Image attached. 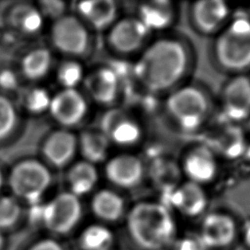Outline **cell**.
I'll return each mask as SVG.
<instances>
[{"instance_id":"cell-16","label":"cell","mask_w":250,"mask_h":250,"mask_svg":"<svg viewBox=\"0 0 250 250\" xmlns=\"http://www.w3.org/2000/svg\"><path fill=\"white\" fill-rule=\"evenodd\" d=\"M104 171L107 180L122 188H136L145 177L144 162L140 157L129 153L119 154L108 160Z\"/></svg>"},{"instance_id":"cell-29","label":"cell","mask_w":250,"mask_h":250,"mask_svg":"<svg viewBox=\"0 0 250 250\" xmlns=\"http://www.w3.org/2000/svg\"><path fill=\"white\" fill-rule=\"evenodd\" d=\"M57 78L63 89H75L83 78L82 66L74 61H65L58 68Z\"/></svg>"},{"instance_id":"cell-5","label":"cell","mask_w":250,"mask_h":250,"mask_svg":"<svg viewBox=\"0 0 250 250\" xmlns=\"http://www.w3.org/2000/svg\"><path fill=\"white\" fill-rule=\"evenodd\" d=\"M240 222L227 210H208L200 219L196 234L207 250H230L239 242Z\"/></svg>"},{"instance_id":"cell-35","label":"cell","mask_w":250,"mask_h":250,"mask_svg":"<svg viewBox=\"0 0 250 250\" xmlns=\"http://www.w3.org/2000/svg\"><path fill=\"white\" fill-rule=\"evenodd\" d=\"M239 242L246 250H250V217L240 222Z\"/></svg>"},{"instance_id":"cell-8","label":"cell","mask_w":250,"mask_h":250,"mask_svg":"<svg viewBox=\"0 0 250 250\" xmlns=\"http://www.w3.org/2000/svg\"><path fill=\"white\" fill-rule=\"evenodd\" d=\"M219 106L225 119L239 125L250 119V75H230L222 85Z\"/></svg>"},{"instance_id":"cell-6","label":"cell","mask_w":250,"mask_h":250,"mask_svg":"<svg viewBox=\"0 0 250 250\" xmlns=\"http://www.w3.org/2000/svg\"><path fill=\"white\" fill-rule=\"evenodd\" d=\"M8 183L17 198L30 204H37L50 186L51 174L43 163L34 159H26L12 168Z\"/></svg>"},{"instance_id":"cell-38","label":"cell","mask_w":250,"mask_h":250,"mask_svg":"<svg viewBox=\"0 0 250 250\" xmlns=\"http://www.w3.org/2000/svg\"><path fill=\"white\" fill-rule=\"evenodd\" d=\"M2 185H3V175H2V173L0 171V188H1Z\"/></svg>"},{"instance_id":"cell-10","label":"cell","mask_w":250,"mask_h":250,"mask_svg":"<svg viewBox=\"0 0 250 250\" xmlns=\"http://www.w3.org/2000/svg\"><path fill=\"white\" fill-rule=\"evenodd\" d=\"M179 167L186 181L205 187L219 174V157L208 145L196 144L186 149Z\"/></svg>"},{"instance_id":"cell-36","label":"cell","mask_w":250,"mask_h":250,"mask_svg":"<svg viewBox=\"0 0 250 250\" xmlns=\"http://www.w3.org/2000/svg\"><path fill=\"white\" fill-rule=\"evenodd\" d=\"M6 244V238H5V234L4 231L0 229V250H3Z\"/></svg>"},{"instance_id":"cell-27","label":"cell","mask_w":250,"mask_h":250,"mask_svg":"<svg viewBox=\"0 0 250 250\" xmlns=\"http://www.w3.org/2000/svg\"><path fill=\"white\" fill-rule=\"evenodd\" d=\"M51 63V53L45 48H37L22 58L21 71L26 78L38 80L48 73Z\"/></svg>"},{"instance_id":"cell-12","label":"cell","mask_w":250,"mask_h":250,"mask_svg":"<svg viewBox=\"0 0 250 250\" xmlns=\"http://www.w3.org/2000/svg\"><path fill=\"white\" fill-rule=\"evenodd\" d=\"M51 40L62 53L79 56L88 49L89 33L79 19L64 15L54 21L51 28Z\"/></svg>"},{"instance_id":"cell-17","label":"cell","mask_w":250,"mask_h":250,"mask_svg":"<svg viewBox=\"0 0 250 250\" xmlns=\"http://www.w3.org/2000/svg\"><path fill=\"white\" fill-rule=\"evenodd\" d=\"M139 20L151 31H168L176 23L178 8L169 0H153L142 3L138 8Z\"/></svg>"},{"instance_id":"cell-22","label":"cell","mask_w":250,"mask_h":250,"mask_svg":"<svg viewBox=\"0 0 250 250\" xmlns=\"http://www.w3.org/2000/svg\"><path fill=\"white\" fill-rule=\"evenodd\" d=\"M80 250H114L116 239L113 231L104 224H92L85 227L78 235Z\"/></svg>"},{"instance_id":"cell-15","label":"cell","mask_w":250,"mask_h":250,"mask_svg":"<svg viewBox=\"0 0 250 250\" xmlns=\"http://www.w3.org/2000/svg\"><path fill=\"white\" fill-rule=\"evenodd\" d=\"M49 111L61 125L70 127L80 123L87 112V103L75 89H62L51 98Z\"/></svg>"},{"instance_id":"cell-26","label":"cell","mask_w":250,"mask_h":250,"mask_svg":"<svg viewBox=\"0 0 250 250\" xmlns=\"http://www.w3.org/2000/svg\"><path fill=\"white\" fill-rule=\"evenodd\" d=\"M108 145V138L101 130L84 131L78 140V146L85 161L92 164L104 160Z\"/></svg>"},{"instance_id":"cell-30","label":"cell","mask_w":250,"mask_h":250,"mask_svg":"<svg viewBox=\"0 0 250 250\" xmlns=\"http://www.w3.org/2000/svg\"><path fill=\"white\" fill-rule=\"evenodd\" d=\"M17 123V112L9 99L0 95V141L6 139Z\"/></svg>"},{"instance_id":"cell-2","label":"cell","mask_w":250,"mask_h":250,"mask_svg":"<svg viewBox=\"0 0 250 250\" xmlns=\"http://www.w3.org/2000/svg\"><path fill=\"white\" fill-rule=\"evenodd\" d=\"M125 222L127 234L139 250H169L180 233L176 215L162 201L137 202Z\"/></svg>"},{"instance_id":"cell-7","label":"cell","mask_w":250,"mask_h":250,"mask_svg":"<svg viewBox=\"0 0 250 250\" xmlns=\"http://www.w3.org/2000/svg\"><path fill=\"white\" fill-rule=\"evenodd\" d=\"M82 206L79 197L65 191L57 194L40 209L43 227L53 235L71 233L81 221Z\"/></svg>"},{"instance_id":"cell-19","label":"cell","mask_w":250,"mask_h":250,"mask_svg":"<svg viewBox=\"0 0 250 250\" xmlns=\"http://www.w3.org/2000/svg\"><path fill=\"white\" fill-rule=\"evenodd\" d=\"M85 85L94 101L102 104H108L117 97L118 75L111 68H99L86 78Z\"/></svg>"},{"instance_id":"cell-20","label":"cell","mask_w":250,"mask_h":250,"mask_svg":"<svg viewBox=\"0 0 250 250\" xmlns=\"http://www.w3.org/2000/svg\"><path fill=\"white\" fill-rule=\"evenodd\" d=\"M81 18L96 29H104L115 20L117 8L111 0L82 1L77 5Z\"/></svg>"},{"instance_id":"cell-24","label":"cell","mask_w":250,"mask_h":250,"mask_svg":"<svg viewBox=\"0 0 250 250\" xmlns=\"http://www.w3.org/2000/svg\"><path fill=\"white\" fill-rule=\"evenodd\" d=\"M66 179L70 192L79 197L90 192L96 186L98 172L94 164L83 160L70 167Z\"/></svg>"},{"instance_id":"cell-34","label":"cell","mask_w":250,"mask_h":250,"mask_svg":"<svg viewBox=\"0 0 250 250\" xmlns=\"http://www.w3.org/2000/svg\"><path fill=\"white\" fill-rule=\"evenodd\" d=\"M25 250H65V248L57 238L47 236L32 242Z\"/></svg>"},{"instance_id":"cell-32","label":"cell","mask_w":250,"mask_h":250,"mask_svg":"<svg viewBox=\"0 0 250 250\" xmlns=\"http://www.w3.org/2000/svg\"><path fill=\"white\" fill-rule=\"evenodd\" d=\"M169 250H207L196 232L179 233Z\"/></svg>"},{"instance_id":"cell-13","label":"cell","mask_w":250,"mask_h":250,"mask_svg":"<svg viewBox=\"0 0 250 250\" xmlns=\"http://www.w3.org/2000/svg\"><path fill=\"white\" fill-rule=\"evenodd\" d=\"M149 33L138 17H128L112 25L108 42L118 53L133 54L145 46Z\"/></svg>"},{"instance_id":"cell-28","label":"cell","mask_w":250,"mask_h":250,"mask_svg":"<svg viewBox=\"0 0 250 250\" xmlns=\"http://www.w3.org/2000/svg\"><path fill=\"white\" fill-rule=\"evenodd\" d=\"M21 208L14 196H0V229L4 232L14 229L20 222Z\"/></svg>"},{"instance_id":"cell-33","label":"cell","mask_w":250,"mask_h":250,"mask_svg":"<svg viewBox=\"0 0 250 250\" xmlns=\"http://www.w3.org/2000/svg\"><path fill=\"white\" fill-rule=\"evenodd\" d=\"M39 5H40V8L38 9L42 14V16L53 18L55 19V21L64 16L65 5L62 1H57V0L41 1Z\"/></svg>"},{"instance_id":"cell-11","label":"cell","mask_w":250,"mask_h":250,"mask_svg":"<svg viewBox=\"0 0 250 250\" xmlns=\"http://www.w3.org/2000/svg\"><path fill=\"white\" fill-rule=\"evenodd\" d=\"M165 204L175 215L195 220L208 211L209 195L205 187L185 180L168 192Z\"/></svg>"},{"instance_id":"cell-31","label":"cell","mask_w":250,"mask_h":250,"mask_svg":"<svg viewBox=\"0 0 250 250\" xmlns=\"http://www.w3.org/2000/svg\"><path fill=\"white\" fill-rule=\"evenodd\" d=\"M51 97L46 90L35 88L30 90L24 99V104L27 110L33 113H40L49 109Z\"/></svg>"},{"instance_id":"cell-9","label":"cell","mask_w":250,"mask_h":250,"mask_svg":"<svg viewBox=\"0 0 250 250\" xmlns=\"http://www.w3.org/2000/svg\"><path fill=\"white\" fill-rule=\"evenodd\" d=\"M233 16L228 2L222 0H199L188 7V21L191 28L199 35L211 36L220 32Z\"/></svg>"},{"instance_id":"cell-21","label":"cell","mask_w":250,"mask_h":250,"mask_svg":"<svg viewBox=\"0 0 250 250\" xmlns=\"http://www.w3.org/2000/svg\"><path fill=\"white\" fill-rule=\"evenodd\" d=\"M91 210L100 221L115 223L124 216L125 202L118 193L110 189H102L93 196Z\"/></svg>"},{"instance_id":"cell-18","label":"cell","mask_w":250,"mask_h":250,"mask_svg":"<svg viewBox=\"0 0 250 250\" xmlns=\"http://www.w3.org/2000/svg\"><path fill=\"white\" fill-rule=\"evenodd\" d=\"M78 146L76 137L67 130H58L45 140L42 152L45 159L55 167H63L73 158Z\"/></svg>"},{"instance_id":"cell-23","label":"cell","mask_w":250,"mask_h":250,"mask_svg":"<svg viewBox=\"0 0 250 250\" xmlns=\"http://www.w3.org/2000/svg\"><path fill=\"white\" fill-rule=\"evenodd\" d=\"M7 21L18 31L33 34L42 27L43 16L38 8L26 3H20L9 10Z\"/></svg>"},{"instance_id":"cell-3","label":"cell","mask_w":250,"mask_h":250,"mask_svg":"<svg viewBox=\"0 0 250 250\" xmlns=\"http://www.w3.org/2000/svg\"><path fill=\"white\" fill-rule=\"evenodd\" d=\"M210 57L215 66L230 75L250 71V18L234 14L212 40Z\"/></svg>"},{"instance_id":"cell-25","label":"cell","mask_w":250,"mask_h":250,"mask_svg":"<svg viewBox=\"0 0 250 250\" xmlns=\"http://www.w3.org/2000/svg\"><path fill=\"white\" fill-rule=\"evenodd\" d=\"M216 136V141L213 142L214 146H210L215 153L220 157L233 158L241 153L245 147V140L242 132L237 124L229 123V126L224 127Z\"/></svg>"},{"instance_id":"cell-37","label":"cell","mask_w":250,"mask_h":250,"mask_svg":"<svg viewBox=\"0 0 250 250\" xmlns=\"http://www.w3.org/2000/svg\"><path fill=\"white\" fill-rule=\"evenodd\" d=\"M246 16H248L250 18V3L246 5L245 8H243V11H242Z\"/></svg>"},{"instance_id":"cell-4","label":"cell","mask_w":250,"mask_h":250,"mask_svg":"<svg viewBox=\"0 0 250 250\" xmlns=\"http://www.w3.org/2000/svg\"><path fill=\"white\" fill-rule=\"evenodd\" d=\"M163 109L170 123L179 131L195 133L209 120L213 100L207 88L187 81L165 95Z\"/></svg>"},{"instance_id":"cell-1","label":"cell","mask_w":250,"mask_h":250,"mask_svg":"<svg viewBox=\"0 0 250 250\" xmlns=\"http://www.w3.org/2000/svg\"><path fill=\"white\" fill-rule=\"evenodd\" d=\"M193 64V49L188 39L166 33L145 47L135 65V74L148 92L166 95L187 82Z\"/></svg>"},{"instance_id":"cell-14","label":"cell","mask_w":250,"mask_h":250,"mask_svg":"<svg viewBox=\"0 0 250 250\" xmlns=\"http://www.w3.org/2000/svg\"><path fill=\"white\" fill-rule=\"evenodd\" d=\"M101 131L119 146H129L137 144L142 137L139 123L123 110L113 108L106 111L101 120Z\"/></svg>"}]
</instances>
